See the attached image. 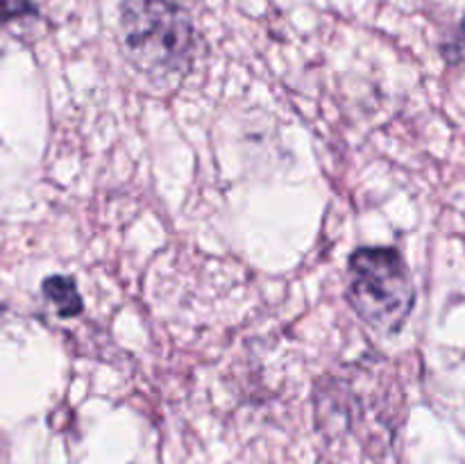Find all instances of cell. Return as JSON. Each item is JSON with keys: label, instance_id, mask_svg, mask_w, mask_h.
<instances>
[{"label": "cell", "instance_id": "obj_2", "mask_svg": "<svg viewBox=\"0 0 465 464\" xmlns=\"http://www.w3.org/2000/svg\"><path fill=\"white\" fill-rule=\"evenodd\" d=\"M348 298L372 330H400L413 308V287L398 250H357L350 257Z\"/></svg>", "mask_w": 465, "mask_h": 464}, {"label": "cell", "instance_id": "obj_4", "mask_svg": "<svg viewBox=\"0 0 465 464\" xmlns=\"http://www.w3.org/2000/svg\"><path fill=\"white\" fill-rule=\"evenodd\" d=\"M32 12H35L32 0H0V21L25 16V14H32Z\"/></svg>", "mask_w": 465, "mask_h": 464}, {"label": "cell", "instance_id": "obj_3", "mask_svg": "<svg viewBox=\"0 0 465 464\" xmlns=\"http://www.w3.org/2000/svg\"><path fill=\"white\" fill-rule=\"evenodd\" d=\"M44 296L54 305L62 317H77L82 312V298L71 277L53 276L44 282Z\"/></svg>", "mask_w": 465, "mask_h": 464}, {"label": "cell", "instance_id": "obj_5", "mask_svg": "<svg viewBox=\"0 0 465 464\" xmlns=\"http://www.w3.org/2000/svg\"><path fill=\"white\" fill-rule=\"evenodd\" d=\"M461 27H463V35H465V16H463V23H461Z\"/></svg>", "mask_w": 465, "mask_h": 464}, {"label": "cell", "instance_id": "obj_1", "mask_svg": "<svg viewBox=\"0 0 465 464\" xmlns=\"http://www.w3.org/2000/svg\"><path fill=\"white\" fill-rule=\"evenodd\" d=\"M121 39L130 62L150 80H175L193 62V25L171 0H123Z\"/></svg>", "mask_w": 465, "mask_h": 464}]
</instances>
